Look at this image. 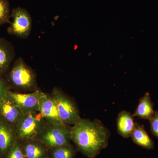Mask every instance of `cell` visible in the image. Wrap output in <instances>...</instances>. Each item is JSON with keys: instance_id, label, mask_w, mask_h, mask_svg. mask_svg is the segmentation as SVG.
Instances as JSON below:
<instances>
[{"instance_id": "obj_12", "label": "cell", "mask_w": 158, "mask_h": 158, "mask_svg": "<svg viewBox=\"0 0 158 158\" xmlns=\"http://www.w3.org/2000/svg\"><path fill=\"white\" fill-rule=\"evenodd\" d=\"M26 158H44L47 153L46 147L37 140L20 143Z\"/></svg>"}, {"instance_id": "obj_10", "label": "cell", "mask_w": 158, "mask_h": 158, "mask_svg": "<svg viewBox=\"0 0 158 158\" xmlns=\"http://www.w3.org/2000/svg\"><path fill=\"white\" fill-rule=\"evenodd\" d=\"M16 141L15 130L0 119V158H6Z\"/></svg>"}, {"instance_id": "obj_14", "label": "cell", "mask_w": 158, "mask_h": 158, "mask_svg": "<svg viewBox=\"0 0 158 158\" xmlns=\"http://www.w3.org/2000/svg\"><path fill=\"white\" fill-rule=\"evenodd\" d=\"M134 143L146 149L151 150L154 148L153 141L148 135L143 126L135 123L131 135Z\"/></svg>"}, {"instance_id": "obj_6", "label": "cell", "mask_w": 158, "mask_h": 158, "mask_svg": "<svg viewBox=\"0 0 158 158\" xmlns=\"http://www.w3.org/2000/svg\"><path fill=\"white\" fill-rule=\"evenodd\" d=\"M12 22L8 29L10 34L21 39L30 36L32 27L31 15L26 9L17 8L13 9L11 15Z\"/></svg>"}, {"instance_id": "obj_15", "label": "cell", "mask_w": 158, "mask_h": 158, "mask_svg": "<svg viewBox=\"0 0 158 158\" xmlns=\"http://www.w3.org/2000/svg\"><path fill=\"white\" fill-rule=\"evenodd\" d=\"M153 105L149 93L147 92L139 100L138 107L133 114V116L149 120L154 114Z\"/></svg>"}, {"instance_id": "obj_20", "label": "cell", "mask_w": 158, "mask_h": 158, "mask_svg": "<svg viewBox=\"0 0 158 158\" xmlns=\"http://www.w3.org/2000/svg\"><path fill=\"white\" fill-rule=\"evenodd\" d=\"M9 86L5 80L0 77V100L5 97L9 90Z\"/></svg>"}, {"instance_id": "obj_19", "label": "cell", "mask_w": 158, "mask_h": 158, "mask_svg": "<svg viewBox=\"0 0 158 158\" xmlns=\"http://www.w3.org/2000/svg\"><path fill=\"white\" fill-rule=\"evenodd\" d=\"M149 121L151 131L153 135L158 138V110L155 112L154 114Z\"/></svg>"}, {"instance_id": "obj_8", "label": "cell", "mask_w": 158, "mask_h": 158, "mask_svg": "<svg viewBox=\"0 0 158 158\" xmlns=\"http://www.w3.org/2000/svg\"><path fill=\"white\" fill-rule=\"evenodd\" d=\"M23 115V113L7 94L0 100V119L15 130Z\"/></svg>"}, {"instance_id": "obj_3", "label": "cell", "mask_w": 158, "mask_h": 158, "mask_svg": "<svg viewBox=\"0 0 158 158\" xmlns=\"http://www.w3.org/2000/svg\"><path fill=\"white\" fill-rule=\"evenodd\" d=\"M47 122L39 111L29 112L24 114L15 128L16 141L22 143L36 140Z\"/></svg>"}, {"instance_id": "obj_5", "label": "cell", "mask_w": 158, "mask_h": 158, "mask_svg": "<svg viewBox=\"0 0 158 158\" xmlns=\"http://www.w3.org/2000/svg\"><path fill=\"white\" fill-rule=\"evenodd\" d=\"M51 95L56 104L59 116L63 123L74 125L81 119L76 105L59 88H54Z\"/></svg>"}, {"instance_id": "obj_11", "label": "cell", "mask_w": 158, "mask_h": 158, "mask_svg": "<svg viewBox=\"0 0 158 158\" xmlns=\"http://www.w3.org/2000/svg\"><path fill=\"white\" fill-rule=\"evenodd\" d=\"M14 57L13 47L5 40L0 39V74L8 70Z\"/></svg>"}, {"instance_id": "obj_4", "label": "cell", "mask_w": 158, "mask_h": 158, "mask_svg": "<svg viewBox=\"0 0 158 158\" xmlns=\"http://www.w3.org/2000/svg\"><path fill=\"white\" fill-rule=\"evenodd\" d=\"M70 127L65 124L55 125L47 122L36 140L48 148L69 145Z\"/></svg>"}, {"instance_id": "obj_1", "label": "cell", "mask_w": 158, "mask_h": 158, "mask_svg": "<svg viewBox=\"0 0 158 158\" xmlns=\"http://www.w3.org/2000/svg\"><path fill=\"white\" fill-rule=\"evenodd\" d=\"M110 135V131L98 119L81 118L70 127L71 141L89 158H95L106 147Z\"/></svg>"}, {"instance_id": "obj_7", "label": "cell", "mask_w": 158, "mask_h": 158, "mask_svg": "<svg viewBox=\"0 0 158 158\" xmlns=\"http://www.w3.org/2000/svg\"><path fill=\"white\" fill-rule=\"evenodd\" d=\"M37 90L29 93H20L9 90L7 96L25 114L29 112L39 111V101L42 94Z\"/></svg>"}, {"instance_id": "obj_18", "label": "cell", "mask_w": 158, "mask_h": 158, "mask_svg": "<svg viewBox=\"0 0 158 158\" xmlns=\"http://www.w3.org/2000/svg\"><path fill=\"white\" fill-rule=\"evenodd\" d=\"M6 158H26L23 152L21 144L16 141Z\"/></svg>"}, {"instance_id": "obj_13", "label": "cell", "mask_w": 158, "mask_h": 158, "mask_svg": "<svg viewBox=\"0 0 158 158\" xmlns=\"http://www.w3.org/2000/svg\"><path fill=\"white\" fill-rule=\"evenodd\" d=\"M133 117L131 113L125 111L120 112L117 117V131L125 138L131 137L135 124Z\"/></svg>"}, {"instance_id": "obj_2", "label": "cell", "mask_w": 158, "mask_h": 158, "mask_svg": "<svg viewBox=\"0 0 158 158\" xmlns=\"http://www.w3.org/2000/svg\"><path fill=\"white\" fill-rule=\"evenodd\" d=\"M9 79L11 86L20 91L31 92L38 90L36 74L22 57L15 61Z\"/></svg>"}, {"instance_id": "obj_16", "label": "cell", "mask_w": 158, "mask_h": 158, "mask_svg": "<svg viewBox=\"0 0 158 158\" xmlns=\"http://www.w3.org/2000/svg\"><path fill=\"white\" fill-rule=\"evenodd\" d=\"M52 158H74L75 152L70 144L52 148Z\"/></svg>"}, {"instance_id": "obj_9", "label": "cell", "mask_w": 158, "mask_h": 158, "mask_svg": "<svg viewBox=\"0 0 158 158\" xmlns=\"http://www.w3.org/2000/svg\"><path fill=\"white\" fill-rule=\"evenodd\" d=\"M39 111L45 120L51 124H65L60 118L56 104L52 97L43 92L40 98Z\"/></svg>"}, {"instance_id": "obj_17", "label": "cell", "mask_w": 158, "mask_h": 158, "mask_svg": "<svg viewBox=\"0 0 158 158\" xmlns=\"http://www.w3.org/2000/svg\"><path fill=\"white\" fill-rule=\"evenodd\" d=\"M10 16V9L8 1L0 0V25L9 22Z\"/></svg>"}]
</instances>
